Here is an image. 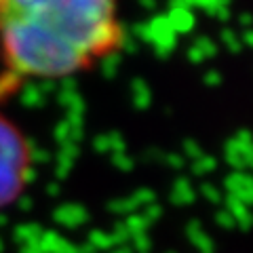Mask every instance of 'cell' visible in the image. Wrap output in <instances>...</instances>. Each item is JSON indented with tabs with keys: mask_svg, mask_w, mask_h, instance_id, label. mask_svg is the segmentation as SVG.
I'll return each instance as SVG.
<instances>
[{
	"mask_svg": "<svg viewBox=\"0 0 253 253\" xmlns=\"http://www.w3.org/2000/svg\"><path fill=\"white\" fill-rule=\"evenodd\" d=\"M123 41L121 0H0V89L84 74Z\"/></svg>",
	"mask_w": 253,
	"mask_h": 253,
	"instance_id": "cell-1",
	"label": "cell"
},
{
	"mask_svg": "<svg viewBox=\"0 0 253 253\" xmlns=\"http://www.w3.org/2000/svg\"><path fill=\"white\" fill-rule=\"evenodd\" d=\"M26 175V148L17 131L0 121V203L11 201Z\"/></svg>",
	"mask_w": 253,
	"mask_h": 253,
	"instance_id": "cell-2",
	"label": "cell"
}]
</instances>
